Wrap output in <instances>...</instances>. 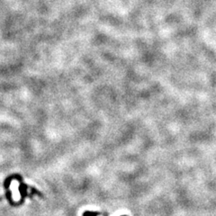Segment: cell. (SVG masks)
<instances>
[{"instance_id":"1","label":"cell","mask_w":216,"mask_h":216,"mask_svg":"<svg viewBox=\"0 0 216 216\" xmlns=\"http://www.w3.org/2000/svg\"><path fill=\"white\" fill-rule=\"evenodd\" d=\"M99 214L96 212H85L83 214V216H98Z\"/></svg>"},{"instance_id":"2","label":"cell","mask_w":216,"mask_h":216,"mask_svg":"<svg viewBox=\"0 0 216 216\" xmlns=\"http://www.w3.org/2000/svg\"><path fill=\"white\" fill-rule=\"evenodd\" d=\"M121 216H127V215H121Z\"/></svg>"}]
</instances>
